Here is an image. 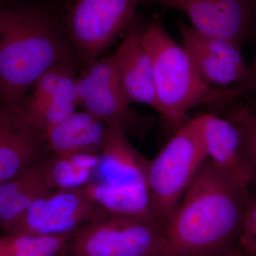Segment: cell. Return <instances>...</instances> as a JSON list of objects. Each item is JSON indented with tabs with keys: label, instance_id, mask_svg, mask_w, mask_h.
Segmentation results:
<instances>
[{
	"label": "cell",
	"instance_id": "6da1fadb",
	"mask_svg": "<svg viewBox=\"0 0 256 256\" xmlns=\"http://www.w3.org/2000/svg\"><path fill=\"white\" fill-rule=\"evenodd\" d=\"M250 195L207 158L164 229L160 256H223L238 244Z\"/></svg>",
	"mask_w": 256,
	"mask_h": 256
},
{
	"label": "cell",
	"instance_id": "7a4b0ae2",
	"mask_svg": "<svg viewBox=\"0 0 256 256\" xmlns=\"http://www.w3.org/2000/svg\"><path fill=\"white\" fill-rule=\"evenodd\" d=\"M70 60L54 23L34 8L0 6V100L20 110L25 94L50 69Z\"/></svg>",
	"mask_w": 256,
	"mask_h": 256
},
{
	"label": "cell",
	"instance_id": "3957f363",
	"mask_svg": "<svg viewBox=\"0 0 256 256\" xmlns=\"http://www.w3.org/2000/svg\"><path fill=\"white\" fill-rule=\"evenodd\" d=\"M143 46L152 64L160 114L178 129L188 111L206 104L213 88L204 82L186 50L168 34L156 16L142 28Z\"/></svg>",
	"mask_w": 256,
	"mask_h": 256
},
{
	"label": "cell",
	"instance_id": "277c9868",
	"mask_svg": "<svg viewBox=\"0 0 256 256\" xmlns=\"http://www.w3.org/2000/svg\"><path fill=\"white\" fill-rule=\"evenodd\" d=\"M207 158L200 116L178 128L160 154L150 160L152 215L163 230Z\"/></svg>",
	"mask_w": 256,
	"mask_h": 256
},
{
	"label": "cell",
	"instance_id": "5b68a950",
	"mask_svg": "<svg viewBox=\"0 0 256 256\" xmlns=\"http://www.w3.org/2000/svg\"><path fill=\"white\" fill-rule=\"evenodd\" d=\"M164 230L154 220L109 215L74 232L62 256H160Z\"/></svg>",
	"mask_w": 256,
	"mask_h": 256
},
{
	"label": "cell",
	"instance_id": "8992f818",
	"mask_svg": "<svg viewBox=\"0 0 256 256\" xmlns=\"http://www.w3.org/2000/svg\"><path fill=\"white\" fill-rule=\"evenodd\" d=\"M109 215L84 186L56 190L32 204L3 229L8 234L60 235L72 233Z\"/></svg>",
	"mask_w": 256,
	"mask_h": 256
},
{
	"label": "cell",
	"instance_id": "52a82bcc",
	"mask_svg": "<svg viewBox=\"0 0 256 256\" xmlns=\"http://www.w3.org/2000/svg\"><path fill=\"white\" fill-rule=\"evenodd\" d=\"M143 0H76L67 28L85 68L98 60L118 34L134 18Z\"/></svg>",
	"mask_w": 256,
	"mask_h": 256
},
{
	"label": "cell",
	"instance_id": "ba28073f",
	"mask_svg": "<svg viewBox=\"0 0 256 256\" xmlns=\"http://www.w3.org/2000/svg\"><path fill=\"white\" fill-rule=\"evenodd\" d=\"M166 9L188 15L197 32L240 47L250 36L256 18V0H154Z\"/></svg>",
	"mask_w": 256,
	"mask_h": 256
},
{
	"label": "cell",
	"instance_id": "9c48e42d",
	"mask_svg": "<svg viewBox=\"0 0 256 256\" xmlns=\"http://www.w3.org/2000/svg\"><path fill=\"white\" fill-rule=\"evenodd\" d=\"M182 46L204 82L210 87L225 88L246 77V66L240 47L232 42L208 36L181 24Z\"/></svg>",
	"mask_w": 256,
	"mask_h": 256
},
{
	"label": "cell",
	"instance_id": "30bf717a",
	"mask_svg": "<svg viewBox=\"0 0 256 256\" xmlns=\"http://www.w3.org/2000/svg\"><path fill=\"white\" fill-rule=\"evenodd\" d=\"M46 150L43 134L26 122L20 110H13L1 102L0 184L46 158L44 154Z\"/></svg>",
	"mask_w": 256,
	"mask_h": 256
},
{
	"label": "cell",
	"instance_id": "8fae6325",
	"mask_svg": "<svg viewBox=\"0 0 256 256\" xmlns=\"http://www.w3.org/2000/svg\"><path fill=\"white\" fill-rule=\"evenodd\" d=\"M202 134L208 159L216 168L242 188L252 186V166L244 134L233 120L202 114Z\"/></svg>",
	"mask_w": 256,
	"mask_h": 256
},
{
	"label": "cell",
	"instance_id": "7c38bea8",
	"mask_svg": "<svg viewBox=\"0 0 256 256\" xmlns=\"http://www.w3.org/2000/svg\"><path fill=\"white\" fill-rule=\"evenodd\" d=\"M142 28H130L112 55L121 86L130 102H140L159 112L152 64L143 46Z\"/></svg>",
	"mask_w": 256,
	"mask_h": 256
},
{
	"label": "cell",
	"instance_id": "4fadbf2b",
	"mask_svg": "<svg viewBox=\"0 0 256 256\" xmlns=\"http://www.w3.org/2000/svg\"><path fill=\"white\" fill-rule=\"evenodd\" d=\"M99 156L90 182L112 186L148 184L149 161L134 149L120 128L106 124L105 140Z\"/></svg>",
	"mask_w": 256,
	"mask_h": 256
},
{
	"label": "cell",
	"instance_id": "5bb4252c",
	"mask_svg": "<svg viewBox=\"0 0 256 256\" xmlns=\"http://www.w3.org/2000/svg\"><path fill=\"white\" fill-rule=\"evenodd\" d=\"M106 133L105 122L85 110L75 112L44 137L47 150L56 156L66 158L98 154L102 150Z\"/></svg>",
	"mask_w": 256,
	"mask_h": 256
},
{
	"label": "cell",
	"instance_id": "9a60e30c",
	"mask_svg": "<svg viewBox=\"0 0 256 256\" xmlns=\"http://www.w3.org/2000/svg\"><path fill=\"white\" fill-rule=\"evenodd\" d=\"M120 82L118 74L80 102L107 126H114L128 136L142 138L153 126L154 119L136 114Z\"/></svg>",
	"mask_w": 256,
	"mask_h": 256
},
{
	"label": "cell",
	"instance_id": "2e32d148",
	"mask_svg": "<svg viewBox=\"0 0 256 256\" xmlns=\"http://www.w3.org/2000/svg\"><path fill=\"white\" fill-rule=\"evenodd\" d=\"M52 156L0 184V226L4 228L32 204L56 191L50 178Z\"/></svg>",
	"mask_w": 256,
	"mask_h": 256
},
{
	"label": "cell",
	"instance_id": "e0dca14e",
	"mask_svg": "<svg viewBox=\"0 0 256 256\" xmlns=\"http://www.w3.org/2000/svg\"><path fill=\"white\" fill-rule=\"evenodd\" d=\"M85 188L108 214L129 216L154 220L148 184L112 186L90 182Z\"/></svg>",
	"mask_w": 256,
	"mask_h": 256
},
{
	"label": "cell",
	"instance_id": "ac0fdd59",
	"mask_svg": "<svg viewBox=\"0 0 256 256\" xmlns=\"http://www.w3.org/2000/svg\"><path fill=\"white\" fill-rule=\"evenodd\" d=\"M53 156V154H52ZM100 160L99 154L52 156L50 178L55 190L82 188L92 181Z\"/></svg>",
	"mask_w": 256,
	"mask_h": 256
},
{
	"label": "cell",
	"instance_id": "d6986e66",
	"mask_svg": "<svg viewBox=\"0 0 256 256\" xmlns=\"http://www.w3.org/2000/svg\"><path fill=\"white\" fill-rule=\"evenodd\" d=\"M74 233L52 236L6 234L0 237V256H62Z\"/></svg>",
	"mask_w": 256,
	"mask_h": 256
},
{
	"label": "cell",
	"instance_id": "ffe728a7",
	"mask_svg": "<svg viewBox=\"0 0 256 256\" xmlns=\"http://www.w3.org/2000/svg\"><path fill=\"white\" fill-rule=\"evenodd\" d=\"M242 129L248 158L252 166V186L256 192V101L248 105H238L229 114Z\"/></svg>",
	"mask_w": 256,
	"mask_h": 256
},
{
	"label": "cell",
	"instance_id": "44dd1931",
	"mask_svg": "<svg viewBox=\"0 0 256 256\" xmlns=\"http://www.w3.org/2000/svg\"><path fill=\"white\" fill-rule=\"evenodd\" d=\"M70 64H72V60H66L42 74L34 84L33 94L26 100H43L55 95L60 79Z\"/></svg>",
	"mask_w": 256,
	"mask_h": 256
},
{
	"label": "cell",
	"instance_id": "7402d4cb",
	"mask_svg": "<svg viewBox=\"0 0 256 256\" xmlns=\"http://www.w3.org/2000/svg\"><path fill=\"white\" fill-rule=\"evenodd\" d=\"M226 92L232 100H238L242 96L250 94L256 96V54L245 79L237 85L226 88Z\"/></svg>",
	"mask_w": 256,
	"mask_h": 256
},
{
	"label": "cell",
	"instance_id": "603a6c76",
	"mask_svg": "<svg viewBox=\"0 0 256 256\" xmlns=\"http://www.w3.org/2000/svg\"><path fill=\"white\" fill-rule=\"evenodd\" d=\"M256 232V192L250 197L246 210L242 217L239 238Z\"/></svg>",
	"mask_w": 256,
	"mask_h": 256
},
{
	"label": "cell",
	"instance_id": "cb8c5ba5",
	"mask_svg": "<svg viewBox=\"0 0 256 256\" xmlns=\"http://www.w3.org/2000/svg\"><path fill=\"white\" fill-rule=\"evenodd\" d=\"M223 256H245V254H244L240 249L236 248Z\"/></svg>",
	"mask_w": 256,
	"mask_h": 256
},
{
	"label": "cell",
	"instance_id": "d4e9b609",
	"mask_svg": "<svg viewBox=\"0 0 256 256\" xmlns=\"http://www.w3.org/2000/svg\"><path fill=\"white\" fill-rule=\"evenodd\" d=\"M245 256H246V255H245Z\"/></svg>",
	"mask_w": 256,
	"mask_h": 256
}]
</instances>
